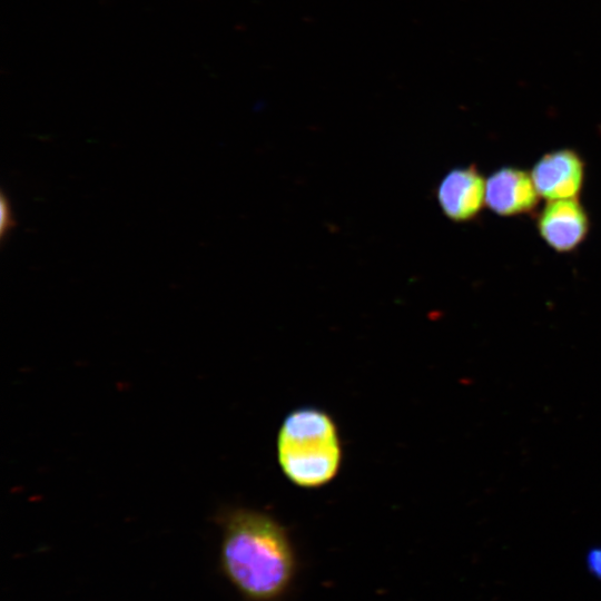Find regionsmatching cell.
I'll return each mask as SVG.
<instances>
[{
	"mask_svg": "<svg viewBox=\"0 0 601 601\" xmlns=\"http://www.w3.org/2000/svg\"><path fill=\"white\" fill-rule=\"evenodd\" d=\"M223 571L250 601H274L288 589L295 553L283 528L270 515L248 509L229 513L220 551Z\"/></svg>",
	"mask_w": 601,
	"mask_h": 601,
	"instance_id": "cell-1",
	"label": "cell"
},
{
	"mask_svg": "<svg viewBox=\"0 0 601 601\" xmlns=\"http://www.w3.org/2000/svg\"><path fill=\"white\" fill-rule=\"evenodd\" d=\"M277 460L288 481L299 487H319L338 473L342 445L332 416L317 407L289 412L277 434Z\"/></svg>",
	"mask_w": 601,
	"mask_h": 601,
	"instance_id": "cell-2",
	"label": "cell"
},
{
	"mask_svg": "<svg viewBox=\"0 0 601 601\" xmlns=\"http://www.w3.org/2000/svg\"><path fill=\"white\" fill-rule=\"evenodd\" d=\"M486 180L476 167L451 169L439 183L436 200L443 214L455 223L473 220L485 205Z\"/></svg>",
	"mask_w": 601,
	"mask_h": 601,
	"instance_id": "cell-3",
	"label": "cell"
},
{
	"mask_svg": "<svg viewBox=\"0 0 601 601\" xmlns=\"http://www.w3.org/2000/svg\"><path fill=\"white\" fill-rule=\"evenodd\" d=\"M531 176L540 197L548 201L577 198L584 180V162L577 151L558 149L543 155Z\"/></svg>",
	"mask_w": 601,
	"mask_h": 601,
	"instance_id": "cell-4",
	"label": "cell"
},
{
	"mask_svg": "<svg viewBox=\"0 0 601 601\" xmlns=\"http://www.w3.org/2000/svg\"><path fill=\"white\" fill-rule=\"evenodd\" d=\"M589 217L578 198L550 200L538 217L543 240L559 253L575 249L589 233Z\"/></svg>",
	"mask_w": 601,
	"mask_h": 601,
	"instance_id": "cell-5",
	"label": "cell"
},
{
	"mask_svg": "<svg viewBox=\"0 0 601 601\" xmlns=\"http://www.w3.org/2000/svg\"><path fill=\"white\" fill-rule=\"evenodd\" d=\"M540 195L531 173L503 167L486 179L485 205L500 216H516L534 210Z\"/></svg>",
	"mask_w": 601,
	"mask_h": 601,
	"instance_id": "cell-6",
	"label": "cell"
},
{
	"mask_svg": "<svg viewBox=\"0 0 601 601\" xmlns=\"http://www.w3.org/2000/svg\"><path fill=\"white\" fill-rule=\"evenodd\" d=\"M16 225L10 200L4 191H2L0 196V236L2 242H4Z\"/></svg>",
	"mask_w": 601,
	"mask_h": 601,
	"instance_id": "cell-7",
	"label": "cell"
},
{
	"mask_svg": "<svg viewBox=\"0 0 601 601\" xmlns=\"http://www.w3.org/2000/svg\"><path fill=\"white\" fill-rule=\"evenodd\" d=\"M587 566L589 572L601 580V548H593L587 554Z\"/></svg>",
	"mask_w": 601,
	"mask_h": 601,
	"instance_id": "cell-8",
	"label": "cell"
}]
</instances>
